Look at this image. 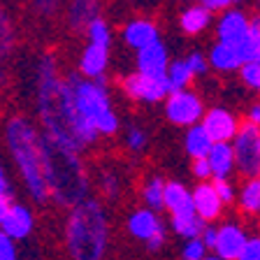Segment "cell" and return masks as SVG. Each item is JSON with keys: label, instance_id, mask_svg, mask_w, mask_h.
Wrapping results in <instances>:
<instances>
[{"label": "cell", "instance_id": "43", "mask_svg": "<svg viewBox=\"0 0 260 260\" xmlns=\"http://www.w3.org/2000/svg\"><path fill=\"white\" fill-rule=\"evenodd\" d=\"M0 193H3V195H12V186H10V179H7L5 170H3V165H0Z\"/></svg>", "mask_w": 260, "mask_h": 260}, {"label": "cell", "instance_id": "14", "mask_svg": "<svg viewBox=\"0 0 260 260\" xmlns=\"http://www.w3.org/2000/svg\"><path fill=\"white\" fill-rule=\"evenodd\" d=\"M32 228H35V216H32L30 207L21 205V202H12L0 218V230L10 235L14 242L26 239L32 233Z\"/></svg>", "mask_w": 260, "mask_h": 260}, {"label": "cell", "instance_id": "18", "mask_svg": "<svg viewBox=\"0 0 260 260\" xmlns=\"http://www.w3.org/2000/svg\"><path fill=\"white\" fill-rule=\"evenodd\" d=\"M103 0H70L65 10V21L72 32H86L88 23L100 16Z\"/></svg>", "mask_w": 260, "mask_h": 260}, {"label": "cell", "instance_id": "19", "mask_svg": "<svg viewBox=\"0 0 260 260\" xmlns=\"http://www.w3.org/2000/svg\"><path fill=\"white\" fill-rule=\"evenodd\" d=\"M209 60V70H216L218 75H230V72H237L242 68V56H239L237 44H228V42H214L207 54Z\"/></svg>", "mask_w": 260, "mask_h": 260}, {"label": "cell", "instance_id": "10", "mask_svg": "<svg viewBox=\"0 0 260 260\" xmlns=\"http://www.w3.org/2000/svg\"><path fill=\"white\" fill-rule=\"evenodd\" d=\"M249 237L251 235L246 225H242L239 221H223L221 225H216V244L211 253L221 255L223 260H237Z\"/></svg>", "mask_w": 260, "mask_h": 260}, {"label": "cell", "instance_id": "45", "mask_svg": "<svg viewBox=\"0 0 260 260\" xmlns=\"http://www.w3.org/2000/svg\"><path fill=\"white\" fill-rule=\"evenodd\" d=\"M202 260H223V258H221V255H216V253H211V251H209V253H207Z\"/></svg>", "mask_w": 260, "mask_h": 260}, {"label": "cell", "instance_id": "26", "mask_svg": "<svg viewBox=\"0 0 260 260\" xmlns=\"http://www.w3.org/2000/svg\"><path fill=\"white\" fill-rule=\"evenodd\" d=\"M140 195H142V202H144V207H149V209H156V211H162L165 179L158 177V174L146 177L144 184H142V188H140Z\"/></svg>", "mask_w": 260, "mask_h": 260}, {"label": "cell", "instance_id": "13", "mask_svg": "<svg viewBox=\"0 0 260 260\" xmlns=\"http://www.w3.org/2000/svg\"><path fill=\"white\" fill-rule=\"evenodd\" d=\"M249 28H251V16L246 12L237 10V7H228L216 19V40L228 44H239L244 35L249 32Z\"/></svg>", "mask_w": 260, "mask_h": 260}, {"label": "cell", "instance_id": "1", "mask_svg": "<svg viewBox=\"0 0 260 260\" xmlns=\"http://www.w3.org/2000/svg\"><path fill=\"white\" fill-rule=\"evenodd\" d=\"M35 81H38V114L44 135L79 153L86 146L95 144L100 135L77 112L70 86L65 77L58 75V63L51 54L40 58Z\"/></svg>", "mask_w": 260, "mask_h": 260}, {"label": "cell", "instance_id": "23", "mask_svg": "<svg viewBox=\"0 0 260 260\" xmlns=\"http://www.w3.org/2000/svg\"><path fill=\"white\" fill-rule=\"evenodd\" d=\"M211 23H214V14H211L207 7H202L200 3L184 7L181 14H179V28H181V32L188 35V38L202 35Z\"/></svg>", "mask_w": 260, "mask_h": 260}, {"label": "cell", "instance_id": "41", "mask_svg": "<svg viewBox=\"0 0 260 260\" xmlns=\"http://www.w3.org/2000/svg\"><path fill=\"white\" fill-rule=\"evenodd\" d=\"M200 239L205 242L207 249H214V244H216V225L214 223H205V228H202V233H200Z\"/></svg>", "mask_w": 260, "mask_h": 260}, {"label": "cell", "instance_id": "16", "mask_svg": "<svg viewBox=\"0 0 260 260\" xmlns=\"http://www.w3.org/2000/svg\"><path fill=\"white\" fill-rule=\"evenodd\" d=\"M109 51H112V47L88 42L79 54V65H77L79 75L88 77V79H107L105 75L109 68Z\"/></svg>", "mask_w": 260, "mask_h": 260}, {"label": "cell", "instance_id": "20", "mask_svg": "<svg viewBox=\"0 0 260 260\" xmlns=\"http://www.w3.org/2000/svg\"><path fill=\"white\" fill-rule=\"evenodd\" d=\"M162 209L170 216H179V214H190L193 211V195L190 188L181 181H165V195H162Z\"/></svg>", "mask_w": 260, "mask_h": 260}, {"label": "cell", "instance_id": "40", "mask_svg": "<svg viewBox=\"0 0 260 260\" xmlns=\"http://www.w3.org/2000/svg\"><path fill=\"white\" fill-rule=\"evenodd\" d=\"M195 3H200L202 7H207L211 14H221L223 10L233 7V3H230V0H195Z\"/></svg>", "mask_w": 260, "mask_h": 260}, {"label": "cell", "instance_id": "15", "mask_svg": "<svg viewBox=\"0 0 260 260\" xmlns=\"http://www.w3.org/2000/svg\"><path fill=\"white\" fill-rule=\"evenodd\" d=\"M121 38H123L125 47L140 51V49L149 47L151 42L160 40V28H158V23L153 21V19L137 16V19H130V21H125L123 30H121Z\"/></svg>", "mask_w": 260, "mask_h": 260}, {"label": "cell", "instance_id": "33", "mask_svg": "<svg viewBox=\"0 0 260 260\" xmlns=\"http://www.w3.org/2000/svg\"><path fill=\"white\" fill-rule=\"evenodd\" d=\"M211 184H214V188H216L223 205L225 207L235 205V200H237V186H235L233 177L230 179H211Z\"/></svg>", "mask_w": 260, "mask_h": 260}, {"label": "cell", "instance_id": "28", "mask_svg": "<svg viewBox=\"0 0 260 260\" xmlns=\"http://www.w3.org/2000/svg\"><path fill=\"white\" fill-rule=\"evenodd\" d=\"M98 188H100V193H103L105 200L114 202L121 198V190H123V181H121V174L116 172V170L107 168L100 172V177H98Z\"/></svg>", "mask_w": 260, "mask_h": 260}, {"label": "cell", "instance_id": "34", "mask_svg": "<svg viewBox=\"0 0 260 260\" xmlns=\"http://www.w3.org/2000/svg\"><path fill=\"white\" fill-rule=\"evenodd\" d=\"M209 253V249L205 246L200 237H190L184 239V246H181V260H202Z\"/></svg>", "mask_w": 260, "mask_h": 260}, {"label": "cell", "instance_id": "24", "mask_svg": "<svg viewBox=\"0 0 260 260\" xmlns=\"http://www.w3.org/2000/svg\"><path fill=\"white\" fill-rule=\"evenodd\" d=\"M211 144H214V140L207 135V130L202 128L200 123L188 125V128H186V135H184V151L188 153L190 160H193V158H207V153H209Z\"/></svg>", "mask_w": 260, "mask_h": 260}, {"label": "cell", "instance_id": "22", "mask_svg": "<svg viewBox=\"0 0 260 260\" xmlns=\"http://www.w3.org/2000/svg\"><path fill=\"white\" fill-rule=\"evenodd\" d=\"M237 211L246 218L260 221V174L244 179V184L237 188Z\"/></svg>", "mask_w": 260, "mask_h": 260}, {"label": "cell", "instance_id": "17", "mask_svg": "<svg viewBox=\"0 0 260 260\" xmlns=\"http://www.w3.org/2000/svg\"><path fill=\"white\" fill-rule=\"evenodd\" d=\"M135 65H137V72H144V75H151V77H165L170 65V51L165 47V42L156 40L149 47L140 49Z\"/></svg>", "mask_w": 260, "mask_h": 260}, {"label": "cell", "instance_id": "21", "mask_svg": "<svg viewBox=\"0 0 260 260\" xmlns=\"http://www.w3.org/2000/svg\"><path fill=\"white\" fill-rule=\"evenodd\" d=\"M211 179H230L235 174V153L230 142H214L207 153Z\"/></svg>", "mask_w": 260, "mask_h": 260}, {"label": "cell", "instance_id": "35", "mask_svg": "<svg viewBox=\"0 0 260 260\" xmlns=\"http://www.w3.org/2000/svg\"><path fill=\"white\" fill-rule=\"evenodd\" d=\"M186 63H188V68L193 70L195 77H202L209 72V60H207V54H202V51H190L186 56Z\"/></svg>", "mask_w": 260, "mask_h": 260}, {"label": "cell", "instance_id": "3", "mask_svg": "<svg viewBox=\"0 0 260 260\" xmlns=\"http://www.w3.org/2000/svg\"><path fill=\"white\" fill-rule=\"evenodd\" d=\"M65 249L70 260H105L109 249V216L100 200L86 198L70 207Z\"/></svg>", "mask_w": 260, "mask_h": 260}, {"label": "cell", "instance_id": "25", "mask_svg": "<svg viewBox=\"0 0 260 260\" xmlns=\"http://www.w3.org/2000/svg\"><path fill=\"white\" fill-rule=\"evenodd\" d=\"M193 79H195V75H193V70L188 68L186 58L170 60L168 72H165V81H168V88H170V91L188 88L190 84H193Z\"/></svg>", "mask_w": 260, "mask_h": 260}, {"label": "cell", "instance_id": "39", "mask_svg": "<svg viewBox=\"0 0 260 260\" xmlns=\"http://www.w3.org/2000/svg\"><path fill=\"white\" fill-rule=\"evenodd\" d=\"M32 7L42 16H54L60 7V0H32Z\"/></svg>", "mask_w": 260, "mask_h": 260}, {"label": "cell", "instance_id": "29", "mask_svg": "<svg viewBox=\"0 0 260 260\" xmlns=\"http://www.w3.org/2000/svg\"><path fill=\"white\" fill-rule=\"evenodd\" d=\"M86 38H88V42L112 47V28H109V23L105 21L103 16H98V19H93V21L88 23Z\"/></svg>", "mask_w": 260, "mask_h": 260}, {"label": "cell", "instance_id": "32", "mask_svg": "<svg viewBox=\"0 0 260 260\" xmlns=\"http://www.w3.org/2000/svg\"><path fill=\"white\" fill-rule=\"evenodd\" d=\"M237 75H239L244 86L255 91V93H260V60H246V63H242Z\"/></svg>", "mask_w": 260, "mask_h": 260}, {"label": "cell", "instance_id": "44", "mask_svg": "<svg viewBox=\"0 0 260 260\" xmlns=\"http://www.w3.org/2000/svg\"><path fill=\"white\" fill-rule=\"evenodd\" d=\"M12 205V195H3L0 193V218H3V214L7 211V207Z\"/></svg>", "mask_w": 260, "mask_h": 260}, {"label": "cell", "instance_id": "38", "mask_svg": "<svg viewBox=\"0 0 260 260\" xmlns=\"http://www.w3.org/2000/svg\"><path fill=\"white\" fill-rule=\"evenodd\" d=\"M190 172H193V177L198 179V181H207V179H211V170H209L207 158H193Z\"/></svg>", "mask_w": 260, "mask_h": 260}, {"label": "cell", "instance_id": "11", "mask_svg": "<svg viewBox=\"0 0 260 260\" xmlns=\"http://www.w3.org/2000/svg\"><path fill=\"white\" fill-rule=\"evenodd\" d=\"M239 123L242 121L237 119V114L233 109L223 107V105L205 109L200 119V125L207 130V135L214 142H233L235 133L239 130Z\"/></svg>", "mask_w": 260, "mask_h": 260}, {"label": "cell", "instance_id": "30", "mask_svg": "<svg viewBox=\"0 0 260 260\" xmlns=\"http://www.w3.org/2000/svg\"><path fill=\"white\" fill-rule=\"evenodd\" d=\"M149 146V133L142 125H128L125 130V149L130 153H144Z\"/></svg>", "mask_w": 260, "mask_h": 260}, {"label": "cell", "instance_id": "42", "mask_svg": "<svg viewBox=\"0 0 260 260\" xmlns=\"http://www.w3.org/2000/svg\"><path fill=\"white\" fill-rule=\"evenodd\" d=\"M246 121L260 125V103H253L249 109H246Z\"/></svg>", "mask_w": 260, "mask_h": 260}, {"label": "cell", "instance_id": "2", "mask_svg": "<svg viewBox=\"0 0 260 260\" xmlns=\"http://www.w3.org/2000/svg\"><path fill=\"white\" fill-rule=\"evenodd\" d=\"M42 165L44 181H47L49 198H54L60 207H75L77 202L86 200L91 190L86 165L79 151L58 144L42 133Z\"/></svg>", "mask_w": 260, "mask_h": 260}, {"label": "cell", "instance_id": "36", "mask_svg": "<svg viewBox=\"0 0 260 260\" xmlns=\"http://www.w3.org/2000/svg\"><path fill=\"white\" fill-rule=\"evenodd\" d=\"M237 260H260V235H251Z\"/></svg>", "mask_w": 260, "mask_h": 260}, {"label": "cell", "instance_id": "47", "mask_svg": "<svg viewBox=\"0 0 260 260\" xmlns=\"http://www.w3.org/2000/svg\"><path fill=\"white\" fill-rule=\"evenodd\" d=\"M255 3H258V7H260V0H255Z\"/></svg>", "mask_w": 260, "mask_h": 260}, {"label": "cell", "instance_id": "46", "mask_svg": "<svg viewBox=\"0 0 260 260\" xmlns=\"http://www.w3.org/2000/svg\"><path fill=\"white\" fill-rule=\"evenodd\" d=\"M230 3H233V5H239V3H244V0H230Z\"/></svg>", "mask_w": 260, "mask_h": 260}, {"label": "cell", "instance_id": "5", "mask_svg": "<svg viewBox=\"0 0 260 260\" xmlns=\"http://www.w3.org/2000/svg\"><path fill=\"white\" fill-rule=\"evenodd\" d=\"M77 112L98 130L100 137H114L121 128V119L112 105L107 79H88L77 72L65 77Z\"/></svg>", "mask_w": 260, "mask_h": 260}, {"label": "cell", "instance_id": "6", "mask_svg": "<svg viewBox=\"0 0 260 260\" xmlns=\"http://www.w3.org/2000/svg\"><path fill=\"white\" fill-rule=\"evenodd\" d=\"M230 144H233V153H235V172L242 179L258 177L260 174V125L244 119Z\"/></svg>", "mask_w": 260, "mask_h": 260}, {"label": "cell", "instance_id": "8", "mask_svg": "<svg viewBox=\"0 0 260 260\" xmlns=\"http://www.w3.org/2000/svg\"><path fill=\"white\" fill-rule=\"evenodd\" d=\"M205 100L193 88H179L170 91L168 98L162 100V114L177 128H188V125L200 123L202 114H205Z\"/></svg>", "mask_w": 260, "mask_h": 260}, {"label": "cell", "instance_id": "37", "mask_svg": "<svg viewBox=\"0 0 260 260\" xmlns=\"http://www.w3.org/2000/svg\"><path fill=\"white\" fill-rule=\"evenodd\" d=\"M0 260H16V244L10 235L0 230Z\"/></svg>", "mask_w": 260, "mask_h": 260}, {"label": "cell", "instance_id": "7", "mask_svg": "<svg viewBox=\"0 0 260 260\" xmlns=\"http://www.w3.org/2000/svg\"><path fill=\"white\" fill-rule=\"evenodd\" d=\"M125 230L133 239H140L144 242L146 251H160L168 242V225L162 223L160 214L156 209H149V207H140V209L130 211L128 218H125Z\"/></svg>", "mask_w": 260, "mask_h": 260}, {"label": "cell", "instance_id": "9", "mask_svg": "<svg viewBox=\"0 0 260 260\" xmlns=\"http://www.w3.org/2000/svg\"><path fill=\"white\" fill-rule=\"evenodd\" d=\"M121 91L133 103L156 105L168 98L170 88H168L165 77H151V75H144V72L135 70L133 75H125L121 79Z\"/></svg>", "mask_w": 260, "mask_h": 260}, {"label": "cell", "instance_id": "12", "mask_svg": "<svg viewBox=\"0 0 260 260\" xmlns=\"http://www.w3.org/2000/svg\"><path fill=\"white\" fill-rule=\"evenodd\" d=\"M190 195H193V211L198 214L202 223H216L218 218L223 216L225 211V205L221 202L216 188L211 184V179L207 181H198V184L190 188Z\"/></svg>", "mask_w": 260, "mask_h": 260}, {"label": "cell", "instance_id": "31", "mask_svg": "<svg viewBox=\"0 0 260 260\" xmlns=\"http://www.w3.org/2000/svg\"><path fill=\"white\" fill-rule=\"evenodd\" d=\"M14 47V28H12V19L3 7H0V58H5Z\"/></svg>", "mask_w": 260, "mask_h": 260}, {"label": "cell", "instance_id": "4", "mask_svg": "<svg viewBox=\"0 0 260 260\" xmlns=\"http://www.w3.org/2000/svg\"><path fill=\"white\" fill-rule=\"evenodd\" d=\"M5 142L28 195L40 205L47 202L49 190L42 165V133L38 130V125L26 116H14L5 125Z\"/></svg>", "mask_w": 260, "mask_h": 260}, {"label": "cell", "instance_id": "27", "mask_svg": "<svg viewBox=\"0 0 260 260\" xmlns=\"http://www.w3.org/2000/svg\"><path fill=\"white\" fill-rule=\"evenodd\" d=\"M170 228H172V233L181 239H190V237H200L202 228L205 223L198 218L195 211L190 214H179V216H170Z\"/></svg>", "mask_w": 260, "mask_h": 260}]
</instances>
